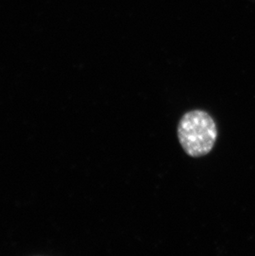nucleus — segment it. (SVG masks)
<instances>
[{
    "label": "nucleus",
    "instance_id": "1",
    "mask_svg": "<svg viewBox=\"0 0 255 256\" xmlns=\"http://www.w3.org/2000/svg\"><path fill=\"white\" fill-rule=\"evenodd\" d=\"M217 127L214 120L204 110L186 113L179 121L178 136L183 150L190 157L208 154L216 141Z\"/></svg>",
    "mask_w": 255,
    "mask_h": 256
}]
</instances>
